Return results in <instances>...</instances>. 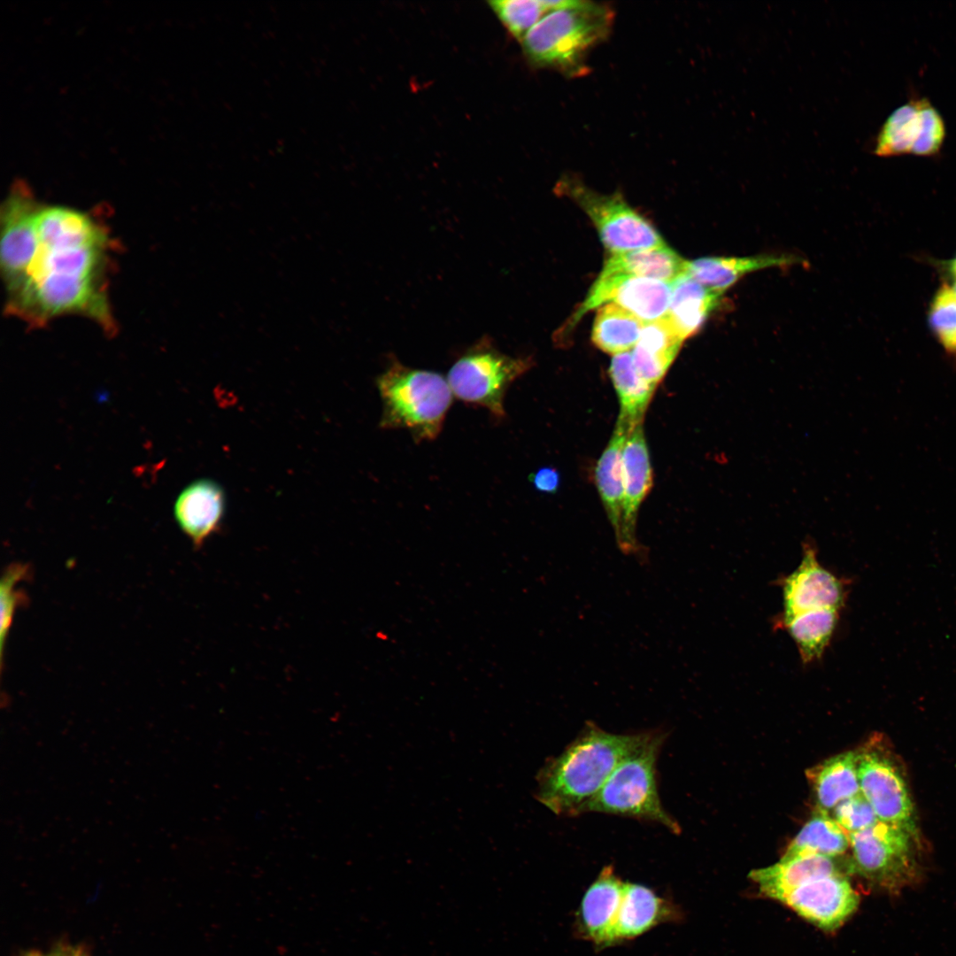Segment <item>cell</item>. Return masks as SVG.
I'll return each mask as SVG.
<instances>
[{"mask_svg": "<svg viewBox=\"0 0 956 956\" xmlns=\"http://www.w3.org/2000/svg\"><path fill=\"white\" fill-rule=\"evenodd\" d=\"M722 294L701 285L687 274L672 282L667 317L686 340L697 334L720 305Z\"/></svg>", "mask_w": 956, "mask_h": 956, "instance_id": "603a6c76", "label": "cell"}, {"mask_svg": "<svg viewBox=\"0 0 956 956\" xmlns=\"http://www.w3.org/2000/svg\"><path fill=\"white\" fill-rule=\"evenodd\" d=\"M666 734L652 731L650 738L625 759L598 792L583 807L588 812L653 821L678 834L680 827L661 804L656 763Z\"/></svg>", "mask_w": 956, "mask_h": 956, "instance_id": "5b68a950", "label": "cell"}, {"mask_svg": "<svg viewBox=\"0 0 956 956\" xmlns=\"http://www.w3.org/2000/svg\"><path fill=\"white\" fill-rule=\"evenodd\" d=\"M36 246L19 282L8 290V311L35 325L81 313L112 329L103 282L107 235L88 214L38 206Z\"/></svg>", "mask_w": 956, "mask_h": 956, "instance_id": "6da1fadb", "label": "cell"}, {"mask_svg": "<svg viewBox=\"0 0 956 956\" xmlns=\"http://www.w3.org/2000/svg\"><path fill=\"white\" fill-rule=\"evenodd\" d=\"M782 590L783 610L774 621L781 629L794 617L819 609L841 611L846 603L849 580L840 578L818 560L817 551L809 542L803 545L802 559L798 567L778 581Z\"/></svg>", "mask_w": 956, "mask_h": 956, "instance_id": "30bf717a", "label": "cell"}, {"mask_svg": "<svg viewBox=\"0 0 956 956\" xmlns=\"http://www.w3.org/2000/svg\"><path fill=\"white\" fill-rule=\"evenodd\" d=\"M375 384L382 406L381 428L406 429L417 443L439 436L454 397L441 374L412 368L395 359L377 376Z\"/></svg>", "mask_w": 956, "mask_h": 956, "instance_id": "277c9868", "label": "cell"}, {"mask_svg": "<svg viewBox=\"0 0 956 956\" xmlns=\"http://www.w3.org/2000/svg\"><path fill=\"white\" fill-rule=\"evenodd\" d=\"M856 755L860 792L878 820L899 827L919 839L906 773L885 736H871L856 751Z\"/></svg>", "mask_w": 956, "mask_h": 956, "instance_id": "52a82bcc", "label": "cell"}, {"mask_svg": "<svg viewBox=\"0 0 956 956\" xmlns=\"http://www.w3.org/2000/svg\"><path fill=\"white\" fill-rule=\"evenodd\" d=\"M684 341L667 315L644 322L640 338L631 352L639 375L656 389Z\"/></svg>", "mask_w": 956, "mask_h": 956, "instance_id": "ffe728a7", "label": "cell"}, {"mask_svg": "<svg viewBox=\"0 0 956 956\" xmlns=\"http://www.w3.org/2000/svg\"><path fill=\"white\" fill-rule=\"evenodd\" d=\"M832 811L834 820L848 834L864 830L879 821L861 793L842 801Z\"/></svg>", "mask_w": 956, "mask_h": 956, "instance_id": "d6a6232c", "label": "cell"}, {"mask_svg": "<svg viewBox=\"0 0 956 956\" xmlns=\"http://www.w3.org/2000/svg\"><path fill=\"white\" fill-rule=\"evenodd\" d=\"M852 874L850 858L815 853L783 856L769 867L752 870L751 879L766 896L781 901L791 890L814 878Z\"/></svg>", "mask_w": 956, "mask_h": 956, "instance_id": "e0dca14e", "label": "cell"}, {"mask_svg": "<svg viewBox=\"0 0 956 956\" xmlns=\"http://www.w3.org/2000/svg\"><path fill=\"white\" fill-rule=\"evenodd\" d=\"M38 204L22 191L13 192L2 209L1 268L7 290L26 272L35 250V213Z\"/></svg>", "mask_w": 956, "mask_h": 956, "instance_id": "9a60e30c", "label": "cell"}, {"mask_svg": "<svg viewBox=\"0 0 956 956\" xmlns=\"http://www.w3.org/2000/svg\"><path fill=\"white\" fill-rule=\"evenodd\" d=\"M631 430L628 425L617 420L611 439L595 467L596 485L615 538L621 531L624 502L622 451Z\"/></svg>", "mask_w": 956, "mask_h": 956, "instance_id": "7402d4cb", "label": "cell"}, {"mask_svg": "<svg viewBox=\"0 0 956 956\" xmlns=\"http://www.w3.org/2000/svg\"><path fill=\"white\" fill-rule=\"evenodd\" d=\"M30 574L31 567L28 566V564L14 562L5 568L1 577L0 651L2 666L5 642L7 640L16 610L20 606V605L27 602V597L26 593L18 588V584L22 581L27 580Z\"/></svg>", "mask_w": 956, "mask_h": 956, "instance_id": "4dcf8cb0", "label": "cell"}, {"mask_svg": "<svg viewBox=\"0 0 956 956\" xmlns=\"http://www.w3.org/2000/svg\"><path fill=\"white\" fill-rule=\"evenodd\" d=\"M609 374L621 406L617 420L633 429L643 423L655 389L639 375L628 351L613 355Z\"/></svg>", "mask_w": 956, "mask_h": 956, "instance_id": "484cf974", "label": "cell"}, {"mask_svg": "<svg viewBox=\"0 0 956 956\" xmlns=\"http://www.w3.org/2000/svg\"><path fill=\"white\" fill-rule=\"evenodd\" d=\"M840 611L819 609L794 617L782 627L793 640L803 664L820 660L829 645L839 621Z\"/></svg>", "mask_w": 956, "mask_h": 956, "instance_id": "4316f807", "label": "cell"}, {"mask_svg": "<svg viewBox=\"0 0 956 956\" xmlns=\"http://www.w3.org/2000/svg\"><path fill=\"white\" fill-rule=\"evenodd\" d=\"M555 190L573 200L588 215L611 254L665 244L653 226L632 209L619 193L601 194L580 178L569 174L559 179Z\"/></svg>", "mask_w": 956, "mask_h": 956, "instance_id": "8992f818", "label": "cell"}, {"mask_svg": "<svg viewBox=\"0 0 956 956\" xmlns=\"http://www.w3.org/2000/svg\"><path fill=\"white\" fill-rule=\"evenodd\" d=\"M929 324L944 349L956 356V293L952 287L944 284L935 294Z\"/></svg>", "mask_w": 956, "mask_h": 956, "instance_id": "1f68e13d", "label": "cell"}, {"mask_svg": "<svg viewBox=\"0 0 956 956\" xmlns=\"http://www.w3.org/2000/svg\"><path fill=\"white\" fill-rule=\"evenodd\" d=\"M24 956H89L85 949L72 946L69 944H59L53 950L47 954H42L37 952H29Z\"/></svg>", "mask_w": 956, "mask_h": 956, "instance_id": "e575fe53", "label": "cell"}, {"mask_svg": "<svg viewBox=\"0 0 956 956\" xmlns=\"http://www.w3.org/2000/svg\"><path fill=\"white\" fill-rule=\"evenodd\" d=\"M851 867L874 885L898 892L919 877L915 845L919 839L908 831L878 821L849 834Z\"/></svg>", "mask_w": 956, "mask_h": 956, "instance_id": "ba28073f", "label": "cell"}, {"mask_svg": "<svg viewBox=\"0 0 956 956\" xmlns=\"http://www.w3.org/2000/svg\"><path fill=\"white\" fill-rule=\"evenodd\" d=\"M946 135L944 120L925 97L914 98L895 109L876 136L873 153L878 157L937 155Z\"/></svg>", "mask_w": 956, "mask_h": 956, "instance_id": "8fae6325", "label": "cell"}, {"mask_svg": "<svg viewBox=\"0 0 956 956\" xmlns=\"http://www.w3.org/2000/svg\"><path fill=\"white\" fill-rule=\"evenodd\" d=\"M849 848V834L836 823L829 812L816 808L783 856L815 853L840 857L844 856Z\"/></svg>", "mask_w": 956, "mask_h": 956, "instance_id": "f1b7e54d", "label": "cell"}, {"mask_svg": "<svg viewBox=\"0 0 956 956\" xmlns=\"http://www.w3.org/2000/svg\"><path fill=\"white\" fill-rule=\"evenodd\" d=\"M226 512V493L210 479H199L178 495L173 514L181 531L196 548L218 532Z\"/></svg>", "mask_w": 956, "mask_h": 956, "instance_id": "ac0fdd59", "label": "cell"}, {"mask_svg": "<svg viewBox=\"0 0 956 956\" xmlns=\"http://www.w3.org/2000/svg\"><path fill=\"white\" fill-rule=\"evenodd\" d=\"M672 282L625 274L600 273L587 297L570 319L573 328L587 312L605 304H615L644 322L667 314Z\"/></svg>", "mask_w": 956, "mask_h": 956, "instance_id": "7c38bea8", "label": "cell"}, {"mask_svg": "<svg viewBox=\"0 0 956 956\" xmlns=\"http://www.w3.org/2000/svg\"><path fill=\"white\" fill-rule=\"evenodd\" d=\"M624 502L621 527L616 543L626 555L645 564L648 552L636 536L638 511L652 486V469L643 423L628 434L622 451Z\"/></svg>", "mask_w": 956, "mask_h": 956, "instance_id": "4fadbf2b", "label": "cell"}, {"mask_svg": "<svg viewBox=\"0 0 956 956\" xmlns=\"http://www.w3.org/2000/svg\"><path fill=\"white\" fill-rule=\"evenodd\" d=\"M817 801V808L832 811L842 801L860 792L856 751H848L825 759L808 769Z\"/></svg>", "mask_w": 956, "mask_h": 956, "instance_id": "cb8c5ba5", "label": "cell"}, {"mask_svg": "<svg viewBox=\"0 0 956 956\" xmlns=\"http://www.w3.org/2000/svg\"><path fill=\"white\" fill-rule=\"evenodd\" d=\"M624 888L613 867L605 866L582 898L574 918L576 935L598 949L608 947Z\"/></svg>", "mask_w": 956, "mask_h": 956, "instance_id": "2e32d148", "label": "cell"}, {"mask_svg": "<svg viewBox=\"0 0 956 956\" xmlns=\"http://www.w3.org/2000/svg\"><path fill=\"white\" fill-rule=\"evenodd\" d=\"M651 733L615 734L586 723L575 739L540 769L538 801L557 815L581 814L614 769Z\"/></svg>", "mask_w": 956, "mask_h": 956, "instance_id": "7a4b0ae2", "label": "cell"}, {"mask_svg": "<svg viewBox=\"0 0 956 956\" xmlns=\"http://www.w3.org/2000/svg\"><path fill=\"white\" fill-rule=\"evenodd\" d=\"M644 321L626 309L608 303L597 312L591 339L601 351L610 354L628 351L636 346Z\"/></svg>", "mask_w": 956, "mask_h": 956, "instance_id": "83f0119b", "label": "cell"}, {"mask_svg": "<svg viewBox=\"0 0 956 956\" xmlns=\"http://www.w3.org/2000/svg\"><path fill=\"white\" fill-rule=\"evenodd\" d=\"M847 875L811 879L789 891L780 902L817 927L832 931L854 913L859 895Z\"/></svg>", "mask_w": 956, "mask_h": 956, "instance_id": "5bb4252c", "label": "cell"}, {"mask_svg": "<svg viewBox=\"0 0 956 956\" xmlns=\"http://www.w3.org/2000/svg\"><path fill=\"white\" fill-rule=\"evenodd\" d=\"M529 481L538 491L554 494L559 487V474L553 467H542L530 474Z\"/></svg>", "mask_w": 956, "mask_h": 956, "instance_id": "836d02e7", "label": "cell"}, {"mask_svg": "<svg viewBox=\"0 0 956 956\" xmlns=\"http://www.w3.org/2000/svg\"><path fill=\"white\" fill-rule=\"evenodd\" d=\"M614 12L606 4L572 0L568 7L544 15L521 39L528 62L567 78L588 73L590 52L610 35Z\"/></svg>", "mask_w": 956, "mask_h": 956, "instance_id": "3957f363", "label": "cell"}, {"mask_svg": "<svg viewBox=\"0 0 956 956\" xmlns=\"http://www.w3.org/2000/svg\"><path fill=\"white\" fill-rule=\"evenodd\" d=\"M687 261L665 244L650 249L610 254L601 273L625 274L673 282L685 274Z\"/></svg>", "mask_w": 956, "mask_h": 956, "instance_id": "d4e9b609", "label": "cell"}, {"mask_svg": "<svg viewBox=\"0 0 956 956\" xmlns=\"http://www.w3.org/2000/svg\"><path fill=\"white\" fill-rule=\"evenodd\" d=\"M680 917L678 906L671 900L645 885L627 882L609 946L632 940L661 923L679 921Z\"/></svg>", "mask_w": 956, "mask_h": 956, "instance_id": "d6986e66", "label": "cell"}, {"mask_svg": "<svg viewBox=\"0 0 956 956\" xmlns=\"http://www.w3.org/2000/svg\"><path fill=\"white\" fill-rule=\"evenodd\" d=\"M798 259L785 255L704 257L687 261L686 272L705 288L722 294L744 275L771 267L793 265Z\"/></svg>", "mask_w": 956, "mask_h": 956, "instance_id": "44dd1931", "label": "cell"}, {"mask_svg": "<svg viewBox=\"0 0 956 956\" xmlns=\"http://www.w3.org/2000/svg\"><path fill=\"white\" fill-rule=\"evenodd\" d=\"M531 365L530 358H513L488 343H480L453 363L446 380L454 397L481 406L495 419L502 420L508 388Z\"/></svg>", "mask_w": 956, "mask_h": 956, "instance_id": "9c48e42d", "label": "cell"}, {"mask_svg": "<svg viewBox=\"0 0 956 956\" xmlns=\"http://www.w3.org/2000/svg\"><path fill=\"white\" fill-rule=\"evenodd\" d=\"M489 4L508 32L520 41L551 12L546 0H495Z\"/></svg>", "mask_w": 956, "mask_h": 956, "instance_id": "f546056e", "label": "cell"}]
</instances>
